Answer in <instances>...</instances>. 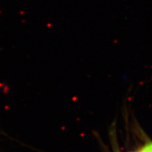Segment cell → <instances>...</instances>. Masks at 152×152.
<instances>
[{"label": "cell", "mask_w": 152, "mask_h": 152, "mask_svg": "<svg viewBox=\"0 0 152 152\" xmlns=\"http://www.w3.org/2000/svg\"><path fill=\"white\" fill-rule=\"evenodd\" d=\"M140 152H152V142L146 144L141 149Z\"/></svg>", "instance_id": "6da1fadb"}, {"label": "cell", "mask_w": 152, "mask_h": 152, "mask_svg": "<svg viewBox=\"0 0 152 152\" xmlns=\"http://www.w3.org/2000/svg\"><path fill=\"white\" fill-rule=\"evenodd\" d=\"M113 151H114V152H121L119 150L116 144H114L113 145Z\"/></svg>", "instance_id": "7a4b0ae2"}]
</instances>
